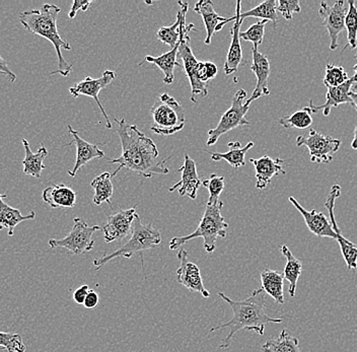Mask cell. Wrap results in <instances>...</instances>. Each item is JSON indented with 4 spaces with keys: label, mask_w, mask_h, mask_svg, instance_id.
<instances>
[{
    "label": "cell",
    "mask_w": 357,
    "mask_h": 352,
    "mask_svg": "<svg viewBox=\"0 0 357 352\" xmlns=\"http://www.w3.org/2000/svg\"><path fill=\"white\" fill-rule=\"evenodd\" d=\"M115 122L118 125V135L121 140L122 153L117 159L108 160L111 164H119L112 174V177L117 175L122 169L132 171L147 179L155 175L169 174V168H167L165 162L172 157L160 162L158 160L160 153L151 138L147 137L137 126L127 123L125 119H115Z\"/></svg>",
    "instance_id": "6da1fadb"
},
{
    "label": "cell",
    "mask_w": 357,
    "mask_h": 352,
    "mask_svg": "<svg viewBox=\"0 0 357 352\" xmlns=\"http://www.w3.org/2000/svg\"><path fill=\"white\" fill-rule=\"evenodd\" d=\"M218 296L231 307L233 311V318L229 322L212 327L211 329V333L222 329H229L227 337L222 339L220 349H229L234 336L241 330L253 331L262 336L264 335L266 325L282 323V319L271 318L267 315L266 293L263 291L262 287L252 291L249 298L241 302L231 300L223 293H218Z\"/></svg>",
    "instance_id": "7a4b0ae2"
},
{
    "label": "cell",
    "mask_w": 357,
    "mask_h": 352,
    "mask_svg": "<svg viewBox=\"0 0 357 352\" xmlns=\"http://www.w3.org/2000/svg\"><path fill=\"white\" fill-rule=\"evenodd\" d=\"M61 8L55 4L46 3L40 10H29L19 15V21L28 32L41 36L53 44L57 54L58 68L51 75H60L67 77L73 71V64L68 63L62 55V49L70 51L71 46L66 40L62 39L58 32V15Z\"/></svg>",
    "instance_id": "3957f363"
},
{
    "label": "cell",
    "mask_w": 357,
    "mask_h": 352,
    "mask_svg": "<svg viewBox=\"0 0 357 352\" xmlns=\"http://www.w3.org/2000/svg\"><path fill=\"white\" fill-rule=\"evenodd\" d=\"M222 200L216 204H207L204 215L196 231L190 235L173 238L169 240V250L176 251L189 240L203 238L205 251L208 254L213 253L216 248V240L218 238H227V231L229 229V224L222 215Z\"/></svg>",
    "instance_id": "277c9868"
},
{
    "label": "cell",
    "mask_w": 357,
    "mask_h": 352,
    "mask_svg": "<svg viewBox=\"0 0 357 352\" xmlns=\"http://www.w3.org/2000/svg\"><path fill=\"white\" fill-rule=\"evenodd\" d=\"M181 10H178L181 15L180 26V45H178V57L182 59L183 69L186 72L187 77L191 86V102L197 104L200 98H205L208 95V84H203L198 79V70H199L200 62L196 59L193 54L191 45H190L189 33L195 30L194 24H186V15L188 13L189 4L187 2L178 1Z\"/></svg>",
    "instance_id": "5b68a950"
},
{
    "label": "cell",
    "mask_w": 357,
    "mask_h": 352,
    "mask_svg": "<svg viewBox=\"0 0 357 352\" xmlns=\"http://www.w3.org/2000/svg\"><path fill=\"white\" fill-rule=\"evenodd\" d=\"M160 243H162V235L160 231L155 229L153 224L142 222L139 215H136L132 224L130 240L113 253L106 254L95 259L93 267L96 270L99 271L105 264L116 258L130 259L134 254L155 248L160 246Z\"/></svg>",
    "instance_id": "8992f818"
},
{
    "label": "cell",
    "mask_w": 357,
    "mask_h": 352,
    "mask_svg": "<svg viewBox=\"0 0 357 352\" xmlns=\"http://www.w3.org/2000/svg\"><path fill=\"white\" fill-rule=\"evenodd\" d=\"M153 124L151 131L155 135H173L184 129L186 123L185 110L175 98L162 93L151 109Z\"/></svg>",
    "instance_id": "52a82bcc"
},
{
    "label": "cell",
    "mask_w": 357,
    "mask_h": 352,
    "mask_svg": "<svg viewBox=\"0 0 357 352\" xmlns=\"http://www.w3.org/2000/svg\"><path fill=\"white\" fill-rule=\"evenodd\" d=\"M247 95V91L244 89L236 91L231 108L223 114L215 128L209 129L207 146H214L222 135L238 127L250 125V122L245 119V114L250 109V105L245 102Z\"/></svg>",
    "instance_id": "ba28073f"
},
{
    "label": "cell",
    "mask_w": 357,
    "mask_h": 352,
    "mask_svg": "<svg viewBox=\"0 0 357 352\" xmlns=\"http://www.w3.org/2000/svg\"><path fill=\"white\" fill-rule=\"evenodd\" d=\"M73 222L75 224H73V229L68 235L61 240H49V246L52 249L66 248L75 255L89 253L95 247L93 235L96 231L102 229V227H89L86 220L80 217L75 218Z\"/></svg>",
    "instance_id": "9c48e42d"
},
{
    "label": "cell",
    "mask_w": 357,
    "mask_h": 352,
    "mask_svg": "<svg viewBox=\"0 0 357 352\" xmlns=\"http://www.w3.org/2000/svg\"><path fill=\"white\" fill-rule=\"evenodd\" d=\"M296 146L309 149L312 162L329 164L333 160L335 153L340 149L341 140L311 129L309 135L296 137Z\"/></svg>",
    "instance_id": "30bf717a"
},
{
    "label": "cell",
    "mask_w": 357,
    "mask_h": 352,
    "mask_svg": "<svg viewBox=\"0 0 357 352\" xmlns=\"http://www.w3.org/2000/svg\"><path fill=\"white\" fill-rule=\"evenodd\" d=\"M348 8L345 1L338 0L333 6H330L327 2L322 1L319 8V15L322 17L324 26L327 29L330 37V49L332 51L338 48L339 34L345 29V17Z\"/></svg>",
    "instance_id": "8fae6325"
},
{
    "label": "cell",
    "mask_w": 357,
    "mask_h": 352,
    "mask_svg": "<svg viewBox=\"0 0 357 352\" xmlns=\"http://www.w3.org/2000/svg\"><path fill=\"white\" fill-rule=\"evenodd\" d=\"M116 77L115 71L106 70L102 73L100 79H91V77H86V79L82 82H77L75 86L69 89V93L73 98L79 97V95H86V97L93 98L97 102L98 107H99L100 112H102V117L106 120V127L108 129L113 128V124L111 123L104 107L100 104L99 99V93L100 91L104 90L105 88L109 86Z\"/></svg>",
    "instance_id": "7c38bea8"
},
{
    "label": "cell",
    "mask_w": 357,
    "mask_h": 352,
    "mask_svg": "<svg viewBox=\"0 0 357 352\" xmlns=\"http://www.w3.org/2000/svg\"><path fill=\"white\" fill-rule=\"evenodd\" d=\"M178 259L180 260V267L177 270L178 284H182L192 293H198L203 298H209L211 293L203 284L199 267L190 261L188 252L181 248L178 252Z\"/></svg>",
    "instance_id": "4fadbf2b"
},
{
    "label": "cell",
    "mask_w": 357,
    "mask_h": 352,
    "mask_svg": "<svg viewBox=\"0 0 357 352\" xmlns=\"http://www.w3.org/2000/svg\"><path fill=\"white\" fill-rule=\"evenodd\" d=\"M136 208L125 209L109 215L106 224H102L104 240L106 243L122 240L132 233V224L135 220Z\"/></svg>",
    "instance_id": "5bb4252c"
},
{
    "label": "cell",
    "mask_w": 357,
    "mask_h": 352,
    "mask_svg": "<svg viewBox=\"0 0 357 352\" xmlns=\"http://www.w3.org/2000/svg\"><path fill=\"white\" fill-rule=\"evenodd\" d=\"M289 201L298 209V213L303 215L307 229H309L314 236L319 238H330V239L337 240L338 233L341 231L339 229L338 227H334L333 229L331 222H329V220L326 217L324 213H319L316 209H312L311 211H307V209L303 208L301 204H298V200L292 197V196H290Z\"/></svg>",
    "instance_id": "9a60e30c"
},
{
    "label": "cell",
    "mask_w": 357,
    "mask_h": 352,
    "mask_svg": "<svg viewBox=\"0 0 357 352\" xmlns=\"http://www.w3.org/2000/svg\"><path fill=\"white\" fill-rule=\"evenodd\" d=\"M357 84V77L356 75L354 77H349V79L345 82V84H341L339 86H327L328 91L326 95V102L325 104L321 105V106H316L314 105V102L310 101V107H311L312 113H318L319 111H323V115L325 117H328L331 113V110L333 108L340 106L342 104H352L351 98H350V93L352 91L354 86H356Z\"/></svg>",
    "instance_id": "2e32d148"
},
{
    "label": "cell",
    "mask_w": 357,
    "mask_h": 352,
    "mask_svg": "<svg viewBox=\"0 0 357 352\" xmlns=\"http://www.w3.org/2000/svg\"><path fill=\"white\" fill-rule=\"evenodd\" d=\"M182 174L180 182L169 189V192H174L177 190L180 196H188L192 200L197 197V192L201 186V180L197 173L195 160L191 159L188 155H185L184 164L178 169Z\"/></svg>",
    "instance_id": "e0dca14e"
},
{
    "label": "cell",
    "mask_w": 357,
    "mask_h": 352,
    "mask_svg": "<svg viewBox=\"0 0 357 352\" xmlns=\"http://www.w3.org/2000/svg\"><path fill=\"white\" fill-rule=\"evenodd\" d=\"M252 57H253V63L251 66V70L255 73L257 84L251 98L245 101L249 105L256 100L260 99L263 95H270V91L268 89V79H269L270 71H271L269 59L266 55L259 52L257 47H253L252 49Z\"/></svg>",
    "instance_id": "ac0fdd59"
},
{
    "label": "cell",
    "mask_w": 357,
    "mask_h": 352,
    "mask_svg": "<svg viewBox=\"0 0 357 352\" xmlns=\"http://www.w3.org/2000/svg\"><path fill=\"white\" fill-rule=\"evenodd\" d=\"M241 10H242V1L238 0L236 2V21L233 28H231V42L229 45V52H227V60L225 62V66H223V70L227 75H233L236 72L238 69V66H241L243 61V50L242 45H241V26H242L243 22L241 20Z\"/></svg>",
    "instance_id": "d6986e66"
},
{
    "label": "cell",
    "mask_w": 357,
    "mask_h": 352,
    "mask_svg": "<svg viewBox=\"0 0 357 352\" xmlns=\"http://www.w3.org/2000/svg\"><path fill=\"white\" fill-rule=\"evenodd\" d=\"M68 128L69 133L73 135V140L70 144L67 146H71V144H75L77 146V160H75V167L73 170L68 171V175L70 177H75L77 171L89 164L91 160L96 159H102L104 158L105 153L100 151L96 144H91V142L86 141V140L82 139V137L78 135L77 131H75L70 125L67 126Z\"/></svg>",
    "instance_id": "ffe728a7"
},
{
    "label": "cell",
    "mask_w": 357,
    "mask_h": 352,
    "mask_svg": "<svg viewBox=\"0 0 357 352\" xmlns=\"http://www.w3.org/2000/svg\"><path fill=\"white\" fill-rule=\"evenodd\" d=\"M250 162L255 167L256 171V188L263 190L271 183L274 176L285 175L283 169L284 160L280 159H272L264 155L260 159H251Z\"/></svg>",
    "instance_id": "44dd1931"
},
{
    "label": "cell",
    "mask_w": 357,
    "mask_h": 352,
    "mask_svg": "<svg viewBox=\"0 0 357 352\" xmlns=\"http://www.w3.org/2000/svg\"><path fill=\"white\" fill-rule=\"evenodd\" d=\"M194 12L202 17L205 29H206V38H205V45H209L211 43L212 37L214 33L220 32L225 26L227 19L220 17L214 10L213 2L211 0H200L194 6Z\"/></svg>",
    "instance_id": "7402d4cb"
},
{
    "label": "cell",
    "mask_w": 357,
    "mask_h": 352,
    "mask_svg": "<svg viewBox=\"0 0 357 352\" xmlns=\"http://www.w3.org/2000/svg\"><path fill=\"white\" fill-rule=\"evenodd\" d=\"M45 204L52 208H73L77 204V193L66 184H54L42 192Z\"/></svg>",
    "instance_id": "603a6c76"
},
{
    "label": "cell",
    "mask_w": 357,
    "mask_h": 352,
    "mask_svg": "<svg viewBox=\"0 0 357 352\" xmlns=\"http://www.w3.org/2000/svg\"><path fill=\"white\" fill-rule=\"evenodd\" d=\"M22 146H24V151H26V157L22 160V167H24V174L32 176L36 179H41L42 171L46 169L44 164V160L48 155V151L41 144V148L37 153H33L30 148V144L26 138H22Z\"/></svg>",
    "instance_id": "cb8c5ba5"
},
{
    "label": "cell",
    "mask_w": 357,
    "mask_h": 352,
    "mask_svg": "<svg viewBox=\"0 0 357 352\" xmlns=\"http://www.w3.org/2000/svg\"><path fill=\"white\" fill-rule=\"evenodd\" d=\"M6 194H0V231L6 229L8 236L13 237L15 227L24 220H35V211H31L30 215H22L20 209L13 208L10 205L4 202Z\"/></svg>",
    "instance_id": "d4e9b609"
},
{
    "label": "cell",
    "mask_w": 357,
    "mask_h": 352,
    "mask_svg": "<svg viewBox=\"0 0 357 352\" xmlns=\"http://www.w3.org/2000/svg\"><path fill=\"white\" fill-rule=\"evenodd\" d=\"M261 287L266 295L271 296L279 305L284 304L283 293V280L284 274L272 269H265L260 275Z\"/></svg>",
    "instance_id": "484cf974"
},
{
    "label": "cell",
    "mask_w": 357,
    "mask_h": 352,
    "mask_svg": "<svg viewBox=\"0 0 357 352\" xmlns=\"http://www.w3.org/2000/svg\"><path fill=\"white\" fill-rule=\"evenodd\" d=\"M229 151L225 153H209L211 155V160L214 162H220V160H225L229 162L234 169L245 167V157L250 149L253 148L254 142H248L247 146H242L240 141L229 142L227 144Z\"/></svg>",
    "instance_id": "4316f807"
},
{
    "label": "cell",
    "mask_w": 357,
    "mask_h": 352,
    "mask_svg": "<svg viewBox=\"0 0 357 352\" xmlns=\"http://www.w3.org/2000/svg\"><path fill=\"white\" fill-rule=\"evenodd\" d=\"M180 45V44H178ZM178 45L175 48L172 49L171 51L164 53L162 55H160L158 57L149 56L147 55L145 57V61L149 63L153 64L156 68H160V70L164 72V82L167 84H171L174 82V70H175L176 66H180L183 68V66L177 61L178 53Z\"/></svg>",
    "instance_id": "83f0119b"
},
{
    "label": "cell",
    "mask_w": 357,
    "mask_h": 352,
    "mask_svg": "<svg viewBox=\"0 0 357 352\" xmlns=\"http://www.w3.org/2000/svg\"><path fill=\"white\" fill-rule=\"evenodd\" d=\"M281 253L287 258V265H285L284 280L289 282V293L291 298L296 296V286H298V282L300 280L301 273H303V263L298 260L296 256L292 254L287 245H283L280 247Z\"/></svg>",
    "instance_id": "f1b7e54d"
},
{
    "label": "cell",
    "mask_w": 357,
    "mask_h": 352,
    "mask_svg": "<svg viewBox=\"0 0 357 352\" xmlns=\"http://www.w3.org/2000/svg\"><path fill=\"white\" fill-rule=\"evenodd\" d=\"M263 352H301L300 341L283 329L278 338L267 340L261 347Z\"/></svg>",
    "instance_id": "f546056e"
},
{
    "label": "cell",
    "mask_w": 357,
    "mask_h": 352,
    "mask_svg": "<svg viewBox=\"0 0 357 352\" xmlns=\"http://www.w3.org/2000/svg\"><path fill=\"white\" fill-rule=\"evenodd\" d=\"M112 175L109 171L100 174L97 178L91 183V186L95 190L93 195V204L99 205L107 202L109 206L113 207L112 205V196H113L114 187L112 184Z\"/></svg>",
    "instance_id": "4dcf8cb0"
},
{
    "label": "cell",
    "mask_w": 357,
    "mask_h": 352,
    "mask_svg": "<svg viewBox=\"0 0 357 352\" xmlns=\"http://www.w3.org/2000/svg\"><path fill=\"white\" fill-rule=\"evenodd\" d=\"M278 2L275 0H266L262 3L257 6L256 8L248 10V12L241 13V20L244 21L248 17H257L261 19V21L272 22L273 28H276L278 24Z\"/></svg>",
    "instance_id": "1f68e13d"
},
{
    "label": "cell",
    "mask_w": 357,
    "mask_h": 352,
    "mask_svg": "<svg viewBox=\"0 0 357 352\" xmlns=\"http://www.w3.org/2000/svg\"><path fill=\"white\" fill-rule=\"evenodd\" d=\"M312 114L314 113H312L311 107L307 106L301 109V110L280 118L278 122L285 129L296 128L305 130V129L312 126Z\"/></svg>",
    "instance_id": "d6a6232c"
},
{
    "label": "cell",
    "mask_w": 357,
    "mask_h": 352,
    "mask_svg": "<svg viewBox=\"0 0 357 352\" xmlns=\"http://www.w3.org/2000/svg\"><path fill=\"white\" fill-rule=\"evenodd\" d=\"M347 4L348 10L345 17L347 45L344 47V50L347 49L348 46L351 50H354V49H357V8L356 1H354V0H349Z\"/></svg>",
    "instance_id": "836d02e7"
},
{
    "label": "cell",
    "mask_w": 357,
    "mask_h": 352,
    "mask_svg": "<svg viewBox=\"0 0 357 352\" xmlns=\"http://www.w3.org/2000/svg\"><path fill=\"white\" fill-rule=\"evenodd\" d=\"M180 26L181 15L178 12L177 20H176L175 23L172 26L160 28L156 33V37L160 42L174 49L180 44Z\"/></svg>",
    "instance_id": "e575fe53"
},
{
    "label": "cell",
    "mask_w": 357,
    "mask_h": 352,
    "mask_svg": "<svg viewBox=\"0 0 357 352\" xmlns=\"http://www.w3.org/2000/svg\"><path fill=\"white\" fill-rule=\"evenodd\" d=\"M336 240L338 242L339 247H340L341 254H342L343 258H344L347 268L349 270H356L357 245L346 239L341 231H339Z\"/></svg>",
    "instance_id": "d590c367"
},
{
    "label": "cell",
    "mask_w": 357,
    "mask_h": 352,
    "mask_svg": "<svg viewBox=\"0 0 357 352\" xmlns=\"http://www.w3.org/2000/svg\"><path fill=\"white\" fill-rule=\"evenodd\" d=\"M349 79L347 72L343 66H335V64L329 63L326 66L325 77H324L323 82L326 86H341L345 84Z\"/></svg>",
    "instance_id": "8d00e7d4"
},
{
    "label": "cell",
    "mask_w": 357,
    "mask_h": 352,
    "mask_svg": "<svg viewBox=\"0 0 357 352\" xmlns=\"http://www.w3.org/2000/svg\"><path fill=\"white\" fill-rule=\"evenodd\" d=\"M203 185H204V187H206L209 191V198L207 204H218V202L220 201V194L222 193L223 189H225V177L215 175V174H211L209 179L203 181Z\"/></svg>",
    "instance_id": "74e56055"
},
{
    "label": "cell",
    "mask_w": 357,
    "mask_h": 352,
    "mask_svg": "<svg viewBox=\"0 0 357 352\" xmlns=\"http://www.w3.org/2000/svg\"><path fill=\"white\" fill-rule=\"evenodd\" d=\"M0 349L8 352H26V345L17 333L0 331Z\"/></svg>",
    "instance_id": "f35d334b"
},
{
    "label": "cell",
    "mask_w": 357,
    "mask_h": 352,
    "mask_svg": "<svg viewBox=\"0 0 357 352\" xmlns=\"http://www.w3.org/2000/svg\"><path fill=\"white\" fill-rule=\"evenodd\" d=\"M268 21H259L258 23L252 24L247 31L240 33L241 39L244 40L245 42H251L253 43V47L258 48L261 44L263 43L265 35V26Z\"/></svg>",
    "instance_id": "ab89813d"
},
{
    "label": "cell",
    "mask_w": 357,
    "mask_h": 352,
    "mask_svg": "<svg viewBox=\"0 0 357 352\" xmlns=\"http://www.w3.org/2000/svg\"><path fill=\"white\" fill-rule=\"evenodd\" d=\"M278 4V12L280 13L287 21L292 20L294 13L301 12V2L298 0H279Z\"/></svg>",
    "instance_id": "60d3db41"
},
{
    "label": "cell",
    "mask_w": 357,
    "mask_h": 352,
    "mask_svg": "<svg viewBox=\"0 0 357 352\" xmlns=\"http://www.w3.org/2000/svg\"><path fill=\"white\" fill-rule=\"evenodd\" d=\"M218 66L213 62H200L199 70H198V79L203 82V84H207L209 80L213 79L218 75Z\"/></svg>",
    "instance_id": "b9f144b4"
},
{
    "label": "cell",
    "mask_w": 357,
    "mask_h": 352,
    "mask_svg": "<svg viewBox=\"0 0 357 352\" xmlns=\"http://www.w3.org/2000/svg\"><path fill=\"white\" fill-rule=\"evenodd\" d=\"M91 3H93V1H89V0H75L73 6H71L70 12L68 13L69 19H75L79 10L86 12Z\"/></svg>",
    "instance_id": "7bdbcfd3"
},
{
    "label": "cell",
    "mask_w": 357,
    "mask_h": 352,
    "mask_svg": "<svg viewBox=\"0 0 357 352\" xmlns=\"http://www.w3.org/2000/svg\"><path fill=\"white\" fill-rule=\"evenodd\" d=\"M89 291H91V289H89L88 284H82V286L75 289V293H73V300H75L77 305H84Z\"/></svg>",
    "instance_id": "ee69618b"
},
{
    "label": "cell",
    "mask_w": 357,
    "mask_h": 352,
    "mask_svg": "<svg viewBox=\"0 0 357 352\" xmlns=\"http://www.w3.org/2000/svg\"><path fill=\"white\" fill-rule=\"evenodd\" d=\"M0 73L6 75L8 77V79L10 80V82H17V77L15 75V73L13 72V70L8 66V62L4 60V58L0 55Z\"/></svg>",
    "instance_id": "f6af8a7d"
},
{
    "label": "cell",
    "mask_w": 357,
    "mask_h": 352,
    "mask_svg": "<svg viewBox=\"0 0 357 352\" xmlns=\"http://www.w3.org/2000/svg\"><path fill=\"white\" fill-rule=\"evenodd\" d=\"M99 296H98V293H96L95 291L91 289L89 295L86 296V300H84V306L88 309H93L95 307H97L98 305H99Z\"/></svg>",
    "instance_id": "bcb514c9"
},
{
    "label": "cell",
    "mask_w": 357,
    "mask_h": 352,
    "mask_svg": "<svg viewBox=\"0 0 357 352\" xmlns=\"http://www.w3.org/2000/svg\"><path fill=\"white\" fill-rule=\"evenodd\" d=\"M350 98L352 100V107H354V109L357 111V93H354V91H351L350 93Z\"/></svg>",
    "instance_id": "7dc6e473"
},
{
    "label": "cell",
    "mask_w": 357,
    "mask_h": 352,
    "mask_svg": "<svg viewBox=\"0 0 357 352\" xmlns=\"http://www.w3.org/2000/svg\"><path fill=\"white\" fill-rule=\"evenodd\" d=\"M351 148L356 149V151L357 149V124L356 126V130H354V137L351 142Z\"/></svg>",
    "instance_id": "c3c4849f"
},
{
    "label": "cell",
    "mask_w": 357,
    "mask_h": 352,
    "mask_svg": "<svg viewBox=\"0 0 357 352\" xmlns=\"http://www.w3.org/2000/svg\"><path fill=\"white\" fill-rule=\"evenodd\" d=\"M354 70L356 71V75L357 77V64H356V66H354ZM356 88H357V84H356Z\"/></svg>",
    "instance_id": "681fc988"
},
{
    "label": "cell",
    "mask_w": 357,
    "mask_h": 352,
    "mask_svg": "<svg viewBox=\"0 0 357 352\" xmlns=\"http://www.w3.org/2000/svg\"><path fill=\"white\" fill-rule=\"evenodd\" d=\"M356 59H357V52H356Z\"/></svg>",
    "instance_id": "f907efd6"
}]
</instances>
